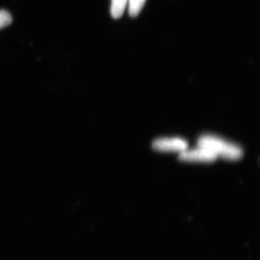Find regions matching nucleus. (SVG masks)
Returning <instances> with one entry per match:
<instances>
[{
	"instance_id": "obj_1",
	"label": "nucleus",
	"mask_w": 260,
	"mask_h": 260,
	"mask_svg": "<svg viewBox=\"0 0 260 260\" xmlns=\"http://www.w3.org/2000/svg\"><path fill=\"white\" fill-rule=\"evenodd\" d=\"M198 146L210 149L217 156L229 160H238L242 157V149L239 145L228 142L213 135H204L200 137Z\"/></svg>"
},
{
	"instance_id": "obj_2",
	"label": "nucleus",
	"mask_w": 260,
	"mask_h": 260,
	"mask_svg": "<svg viewBox=\"0 0 260 260\" xmlns=\"http://www.w3.org/2000/svg\"><path fill=\"white\" fill-rule=\"evenodd\" d=\"M179 158L185 161L212 162L216 160L218 156L210 149L198 146L191 150H183L179 153Z\"/></svg>"
},
{
	"instance_id": "obj_3",
	"label": "nucleus",
	"mask_w": 260,
	"mask_h": 260,
	"mask_svg": "<svg viewBox=\"0 0 260 260\" xmlns=\"http://www.w3.org/2000/svg\"><path fill=\"white\" fill-rule=\"evenodd\" d=\"M153 148L158 151H175L181 153L188 148V143L179 138H159L153 143Z\"/></svg>"
},
{
	"instance_id": "obj_4",
	"label": "nucleus",
	"mask_w": 260,
	"mask_h": 260,
	"mask_svg": "<svg viewBox=\"0 0 260 260\" xmlns=\"http://www.w3.org/2000/svg\"><path fill=\"white\" fill-rule=\"evenodd\" d=\"M128 0H112L111 5V14L113 18L118 19L120 18L124 13Z\"/></svg>"
},
{
	"instance_id": "obj_5",
	"label": "nucleus",
	"mask_w": 260,
	"mask_h": 260,
	"mask_svg": "<svg viewBox=\"0 0 260 260\" xmlns=\"http://www.w3.org/2000/svg\"><path fill=\"white\" fill-rule=\"evenodd\" d=\"M146 0H128L129 14L132 18L138 16L143 9Z\"/></svg>"
},
{
	"instance_id": "obj_6",
	"label": "nucleus",
	"mask_w": 260,
	"mask_h": 260,
	"mask_svg": "<svg viewBox=\"0 0 260 260\" xmlns=\"http://www.w3.org/2000/svg\"><path fill=\"white\" fill-rule=\"evenodd\" d=\"M13 22L11 15L6 10H0V29L8 26Z\"/></svg>"
}]
</instances>
